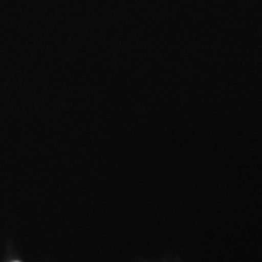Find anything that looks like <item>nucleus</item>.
I'll return each mask as SVG.
<instances>
[]
</instances>
